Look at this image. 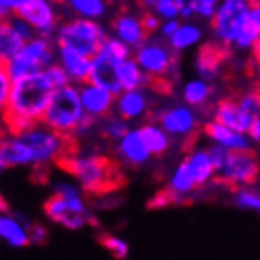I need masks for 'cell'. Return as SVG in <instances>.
<instances>
[{
    "mask_svg": "<svg viewBox=\"0 0 260 260\" xmlns=\"http://www.w3.org/2000/svg\"><path fill=\"white\" fill-rule=\"evenodd\" d=\"M55 89L57 87L53 86V82L48 78V74L44 71L29 78L15 80L6 112L2 114L8 131L23 133L30 125L42 122Z\"/></svg>",
    "mask_w": 260,
    "mask_h": 260,
    "instance_id": "cell-1",
    "label": "cell"
},
{
    "mask_svg": "<svg viewBox=\"0 0 260 260\" xmlns=\"http://www.w3.org/2000/svg\"><path fill=\"white\" fill-rule=\"evenodd\" d=\"M59 166L73 177L86 194L91 196L110 194L122 182L118 166L99 152L73 150L67 158L61 159Z\"/></svg>",
    "mask_w": 260,
    "mask_h": 260,
    "instance_id": "cell-2",
    "label": "cell"
},
{
    "mask_svg": "<svg viewBox=\"0 0 260 260\" xmlns=\"http://www.w3.org/2000/svg\"><path fill=\"white\" fill-rule=\"evenodd\" d=\"M44 213L51 222L59 224L67 230H80L87 224H97L87 205L86 192L76 182H55L53 194L44 203Z\"/></svg>",
    "mask_w": 260,
    "mask_h": 260,
    "instance_id": "cell-3",
    "label": "cell"
},
{
    "mask_svg": "<svg viewBox=\"0 0 260 260\" xmlns=\"http://www.w3.org/2000/svg\"><path fill=\"white\" fill-rule=\"evenodd\" d=\"M109 37V27L103 21L67 17L59 25L57 32L53 37V42L57 48L73 50L80 55H86V57H95Z\"/></svg>",
    "mask_w": 260,
    "mask_h": 260,
    "instance_id": "cell-4",
    "label": "cell"
},
{
    "mask_svg": "<svg viewBox=\"0 0 260 260\" xmlns=\"http://www.w3.org/2000/svg\"><path fill=\"white\" fill-rule=\"evenodd\" d=\"M84 120H86V112L80 101V89L74 84H67L53 91L46 114L42 118V122L48 127L69 139H73Z\"/></svg>",
    "mask_w": 260,
    "mask_h": 260,
    "instance_id": "cell-5",
    "label": "cell"
},
{
    "mask_svg": "<svg viewBox=\"0 0 260 260\" xmlns=\"http://www.w3.org/2000/svg\"><path fill=\"white\" fill-rule=\"evenodd\" d=\"M133 57L152 82L173 84L181 76L179 55L158 37H150L145 44H141L133 51Z\"/></svg>",
    "mask_w": 260,
    "mask_h": 260,
    "instance_id": "cell-6",
    "label": "cell"
},
{
    "mask_svg": "<svg viewBox=\"0 0 260 260\" xmlns=\"http://www.w3.org/2000/svg\"><path fill=\"white\" fill-rule=\"evenodd\" d=\"M17 135L25 139V143L30 146V150L35 154V169H44L51 164L59 166L61 159L73 152V139L53 131L44 122L35 123L29 129L17 133Z\"/></svg>",
    "mask_w": 260,
    "mask_h": 260,
    "instance_id": "cell-7",
    "label": "cell"
},
{
    "mask_svg": "<svg viewBox=\"0 0 260 260\" xmlns=\"http://www.w3.org/2000/svg\"><path fill=\"white\" fill-rule=\"evenodd\" d=\"M57 63V46L53 38L48 37H35L32 40L25 42L21 50L6 63L8 73L12 80H23L42 73L44 69Z\"/></svg>",
    "mask_w": 260,
    "mask_h": 260,
    "instance_id": "cell-8",
    "label": "cell"
},
{
    "mask_svg": "<svg viewBox=\"0 0 260 260\" xmlns=\"http://www.w3.org/2000/svg\"><path fill=\"white\" fill-rule=\"evenodd\" d=\"M251 6V0H220L217 14L209 23L211 40L230 51L249 25Z\"/></svg>",
    "mask_w": 260,
    "mask_h": 260,
    "instance_id": "cell-9",
    "label": "cell"
},
{
    "mask_svg": "<svg viewBox=\"0 0 260 260\" xmlns=\"http://www.w3.org/2000/svg\"><path fill=\"white\" fill-rule=\"evenodd\" d=\"M129 57H133V50L129 46L120 42L118 38L109 37L107 42L103 44V48L99 50V53L95 57H91L89 82H93L97 86L105 87V89L112 91L114 95H118L122 91V87L118 84L116 73H118V67Z\"/></svg>",
    "mask_w": 260,
    "mask_h": 260,
    "instance_id": "cell-10",
    "label": "cell"
},
{
    "mask_svg": "<svg viewBox=\"0 0 260 260\" xmlns=\"http://www.w3.org/2000/svg\"><path fill=\"white\" fill-rule=\"evenodd\" d=\"M150 120L158 122L171 135V139L192 137L203 125V123H200V110L188 107L182 101L154 109Z\"/></svg>",
    "mask_w": 260,
    "mask_h": 260,
    "instance_id": "cell-11",
    "label": "cell"
},
{
    "mask_svg": "<svg viewBox=\"0 0 260 260\" xmlns=\"http://www.w3.org/2000/svg\"><path fill=\"white\" fill-rule=\"evenodd\" d=\"M260 175V161L254 150L232 152L228 161L217 173L215 181L228 188H247L256 182Z\"/></svg>",
    "mask_w": 260,
    "mask_h": 260,
    "instance_id": "cell-12",
    "label": "cell"
},
{
    "mask_svg": "<svg viewBox=\"0 0 260 260\" xmlns=\"http://www.w3.org/2000/svg\"><path fill=\"white\" fill-rule=\"evenodd\" d=\"M63 4L61 0H30L27 6L19 10L15 15L23 17L38 37L53 38L59 25L63 21Z\"/></svg>",
    "mask_w": 260,
    "mask_h": 260,
    "instance_id": "cell-13",
    "label": "cell"
},
{
    "mask_svg": "<svg viewBox=\"0 0 260 260\" xmlns=\"http://www.w3.org/2000/svg\"><path fill=\"white\" fill-rule=\"evenodd\" d=\"M109 32L110 37L118 38L120 42L129 46L133 51L150 38L145 29V23H143V14L129 12V10H123L112 17V21L109 25Z\"/></svg>",
    "mask_w": 260,
    "mask_h": 260,
    "instance_id": "cell-14",
    "label": "cell"
},
{
    "mask_svg": "<svg viewBox=\"0 0 260 260\" xmlns=\"http://www.w3.org/2000/svg\"><path fill=\"white\" fill-rule=\"evenodd\" d=\"M152 110V93L150 87L143 89H127L116 95L114 114L123 118L125 122H139L150 116Z\"/></svg>",
    "mask_w": 260,
    "mask_h": 260,
    "instance_id": "cell-15",
    "label": "cell"
},
{
    "mask_svg": "<svg viewBox=\"0 0 260 260\" xmlns=\"http://www.w3.org/2000/svg\"><path fill=\"white\" fill-rule=\"evenodd\" d=\"M203 137L209 141V145L222 146L230 152H245L253 150V141L247 133H239V131L232 129L228 125L217 122L209 118L207 122H203L202 125Z\"/></svg>",
    "mask_w": 260,
    "mask_h": 260,
    "instance_id": "cell-16",
    "label": "cell"
},
{
    "mask_svg": "<svg viewBox=\"0 0 260 260\" xmlns=\"http://www.w3.org/2000/svg\"><path fill=\"white\" fill-rule=\"evenodd\" d=\"M80 89V101L84 107L87 118L101 122L103 118H107L114 112V101L116 95L105 87L97 86L93 82H86L78 86Z\"/></svg>",
    "mask_w": 260,
    "mask_h": 260,
    "instance_id": "cell-17",
    "label": "cell"
},
{
    "mask_svg": "<svg viewBox=\"0 0 260 260\" xmlns=\"http://www.w3.org/2000/svg\"><path fill=\"white\" fill-rule=\"evenodd\" d=\"M211 118L217 122L228 125L232 129L239 131V133H247L251 131L253 125V116L241 109V105L238 103L236 97H220L211 105Z\"/></svg>",
    "mask_w": 260,
    "mask_h": 260,
    "instance_id": "cell-18",
    "label": "cell"
},
{
    "mask_svg": "<svg viewBox=\"0 0 260 260\" xmlns=\"http://www.w3.org/2000/svg\"><path fill=\"white\" fill-rule=\"evenodd\" d=\"M228 57V50L222 48L220 44H217L215 40H207L198 48L194 59V71L200 78L213 82L220 76Z\"/></svg>",
    "mask_w": 260,
    "mask_h": 260,
    "instance_id": "cell-19",
    "label": "cell"
},
{
    "mask_svg": "<svg viewBox=\"0 0 260 260\" xmlns=\"http://www.w3.org/2000/svg\"><path fill=\"white\" fill-rule=\"evenodd\" d=\"M114 152L118 161L129 167H141L152 158L150 150L146 146L145 139L141 135L139 127H131L118 143L114 145Z\"/></svg>",
    "mask_w": 260,
    "mask_h": 260,
    "instance_id": "cell-20",
    "label": "cell"
},
{
    "mask_svg": "<svg viewBox=\"0 0 260 260\" xmlns=\"http://www.w3.org/2000/svg\"><path fill=\"white\" fill-rule=\"evenodd\" d=\"M30 220L19 211L8 209L0 211V239L8 243L10 247L21 249V247L30 245L29 241V228Z\"/></svg>",
    "mask_w": 260,
    "mask_h": 260,
    "instance_id": "cell-21",
    "label": "cell"
},
{
    "mask_svg": "<svg viewBox=\"0 0 260 260\" xmlns=\"http://www.w3.org/2000/svg\"><path fill=\"white\" fill-rule=\"evenodd\" d=\"M0 158L6 167H32L35 169V154L25 139L17 133H8L0 143Z\"/></svg>",
    "mask_w": 260,
    "mask_h": 260,
    "instance_id": "cell-22",
    "label": "cell"
},
{
    "mask_svg": "<svg viewBox=\"0 0 260 260\" xmlns=\"http://www.w3.org/2000/svg\"><path fill=\"white\" fill-rule=\"evenodd\" d=\"M57 65L65 71L67 78L74 86H82L89 82L91 76V57L80 55L73 50L57 48Z\"/></svg>",
    "mask_w": 260,
    "mask_h": 260,
    "instance_id": "cell-23",
    "label": "cell"
},
{
    "mask_svg": "<svg viewBox=\"0 0 260 260\" xmlns=\"http://www.w3.org/2000/svg\"><path fill=\"white\" fill-rule=\"evenodd\" d=\"M205 42V27L200 21H182L175 30V35L167 40V46L177 53H186V51L200 48Z\"/></svg>",
    "mask_w": 260,
    "mask_h": 260,
    "instance_id": "cell-24",
    "label": "cell"
},
{
    "mask_svg": "<svg viewBox=\"0 0 260 260\" xmlns=\"http://www.w3.org/2000/svg\"><path fill=\"white\" fill-rule=\"evenodd\" d=\"M213 97H215V86L213 82H207V80L200 78V76H194V78H188L186 82H182L181 86V101L192 109H205L213 103Z\"/></svg>",
    "mask_w": 260,
    "mask_h": 260,
    "instance_id": "cell-25",
    "label": "cell"
},
{
    "mask_svg": "<svg viewBox=\"0 0 260 260\" xmlns=\"http://www.w3.org/2000/svg\"><path fill=\"white\" fill-rule=\"evenodd\" d=\"M184 159H186L188 167L192 171V177H194L198 188L211 181H215L217 171H215V166H213V161L209 158L207 146H196V148H192L184 156Z\"/></svg>",
    "mask_w": 260,
    "mask_h": 260,
    "instance_id": "cell-26",
    "label": "cell"
},
{
    "mask_svg": "<svg viewBox=\"0 0 260 260\" xmlns=\"http://www.w3.org/2000/svg\"><path fill=\"white\" fill-rule=\"evenodd\" d=\"M61 4L71 17L91 21H103L110 12V0H61Z\"/></svg>",
    "mask_w": 260,
    "mask_h": 260,
    "instance_id": "cell-27",
    "label": "cell"
},
{
    "mask_svg": "<svg viewBox=\"0 0 260 260\" xmlns=\"http://www.w3.org/2000/svg\"><path fill=\"white\" fill-rule=\"evenodd\" d=\"M182 21L211 23L220 0H177Z\"/></svg>",
    "mask_w": 260,
    "mask_h": 260,
    "instance_id": "cell-28",
    "label": "cell"
},
{
    "mask_svg": "<svg viewBox=\"0 0 260 260\" xmlns=\"http://www.w3.org/2000/svg\"><path fill=\"white\" fill-rule=\"evenodd\" d=\"M139 129H141V135L145 139V143H146V146H148V150H150L152 156H164V154L171 148L173 139H171V135H169L158 122L146 120L145 123L139 125Z\"/></svg>",
    "mask_w": 260,
    "mask_h": 260,
    "instance_id": "cell-29",
    "label": "cell"
},
{
    "mask_svg": "<svg viewBox=\"0 0 260 260\" xmlns=\"http://www.w3.org/2000/svg\"><path fill=\"white\" fill-rule=\"evenodd\" d=\"M118 84L122 87V91L127 89H143V87H150L152 80L145 74V71L139 67L135 57H129L118 67Z\"/></svg>",
    "mask_w": 260,
    "mask_h": 260,
    "instance_id": "cell-30",
    "label": "cell"
},
{
    "mask_svg": "<svg viewBox=\"0 0 260 260\" xmlns=\"http://www.w3.org/2000/svg\"><path fill=\"white\" fill-rule=\"evenodd\" d=\"M196 188H198V184H196L194 177H192V171H190V167H188L186 159L182 158L181 161H179V166L175 167V171L171 173L167 190L173 192L182 203L184 202V198H186L188 194H192Z\"/></svg>",
    "mask_w": 260,
    "mask_h": 260,
    "instance_id": "cell-31",
    "label": "cell"
},
{
    "mask_svg": "<svg viewBox=\"0 0 260 260\" xmlns=\"http://www.w3.org/2000/svg\"><path fill=\"white\" fill-rule=\"evenodd\" d=\"M23 44L25 42L17 37V32H15L14 27H12L10 17H8V19H2V21H0V63L6 65L8 61L21 50Z\"/></svg>",
    "mask_w": 260,
    "mask_h": 260,
    "instance_id": "cell-32",
    "label": "cell"
},
{
    "mask_svg": "<svg viewBox=\"0 0 260 260\" xmlns=\"http://www.w3.org/2000/svg\"><path fill=\"white\" fill-rule=\"evenodd\" d=\"M129 129H131L129 122H125L123 118H120V116L114 114V112L110 116H107V118H103L101 122H99V125H97V131L101 133V137L110 141V143H114V145Z\"/></svg>",
    "mask_w": 260,
    "mask_h": 260,
    "instance_id": "cell-33",
    "label": "cell"
},
{
    "mask_svg": "<svg viewBox=\"0 0 260 260\" xmlns=\"http://www.w3.org/2000/svg\"><path fill=\"white\" fill-rule=\"evenodd\" d=\"M234 203L239 209L245 211H254L260 215V190H253V188H238L234 190Z\"/></svg>",
    "mask_w": 260,
    "mask_h": 260,
    "instance_id": "cell-34",
    "label": "cell"
},
{
    "mask_svg": "<svg viewBox=\"0 0 260 260\" xmlns=\"http://www.w3.org/2000/svg\"><path fill=\"white\" fill-rule=\"evenodd\" d=\"M99 243H101L107 251H109L116 260H125L127 254H129V245L127 241L118 236H112V234H103L99 238Z\"/></svg>",
    "mask_w": 260,
    "mask_h": 260,
    "instance_id": "cell-35",
    "label": "cell"
},
{
    "mask_svg": "<svg viewBox=\"0 0 260 260\" xmlns=\"http://www.w3.org/2000/svg\"><path fill=\"white\" fill-rule=\"evenodd\" d=\"M238 103L241 105V109L249 112V114L256 116V112L260 110V87H253V89H245L243 93H239L238 97Z\"/></svg>",
    "mask_w": 260,
    "mask_h": 260,
    "instance_id": "cell-36",
    "label": "cell"
},
{
    "mask_svg": "<svg viewBox=\"0 0 260 260\" xmlns=\"http://www.w3.org/2000/svg\"><path fill=\"white\" fill-rule=\"evenodd\" d=\"M12 86H14V80H12V76L8 73V67L4 63H0V116L6 112L10 93H12Z\"/></svg>",
    "mask_w": 260,
    "mask_h": 260,
    "instance_id": "cell-37",
    "label": "cell"
},
{
    "mask_svg": "<svg viewBox=\"0 0 260 260\" xmlns=\"http://www.w3.org/2000/svg\"><path fill=\"white\" fill-rule=\"evenodd\" d=\"M152 12L158 15L161 21L181 19V12H179L177 0H158V4L152 8Z\"/></svg>",
    "mask_w": 260,
    "mask_h": 260,
    "instance_id": "cell-38",
    "label": "cell"
},
{
    "mask_svg": "<svg viewBox=\"0 0 260 260\" xmlns=\"http://www.w3.org/2000/svg\"><path fill=\"white\" fill-rule=\"evenodd\" d=\"M10 21H12V27L17 32V37L21 38L23 42H29V40L37 37V30L32 29L29 23L25 21L23 17H19V15H10Z\"/></svg>",
    "mask_w": 260,
    "mask_h": 260,
    "instance_id": "cell-39",
    "label": "cell"
},
{
    "mask_svg": "<svg viewBox=\"0 0 260 260\" xmlns=\"http://www.w3.org/2000/svg\"><path fill=\"white\" fill-rule=\"evenodd\" d=\"M177 203H181V200L173 194V192H169V190H161L158 194L154 196L148 203V207L152 209H164V207H169V205H177Z\"/></svg>",
    "mask_w": 260,
    "mask_h": 260,
    "instance_id": "cell-40",
    "label": "cell"
},
{
    "mask_svg": "<svg viewBox=\"0 0 260 260\" xmlns=\"http://www.w3.org/2000/svg\"><path fill=\"white\" fill-rule=\"evenodd\" d=\"M207 152H209V158L211 161H213V166H215V171H220L224 167V164L228 161V158H230V150H226V148H222V146H217V145H209L207 146Z\"/></svg>",
    "mask_w": 260,
    "mask_h": 260,
    "instance_id": "cell-41",
    "label": "cell"
},
{
    "mask_svg": "<svg viewBox=\"0 0 260 260\" xmlns=\"http://www.w3.org/2000/svg\"><path fill=\"white\" fill-rule=\"evenodd\" d=\"M50 239V232L48 228L40 222H32L29 228V241L30 245H44Z\"/></svg>",
    "mask_w": 260,
    "mask_h": 260,
    "instance_id": "cell-42",
    "label": "cell"
},
{
    "mask_svg": "<svg viewBox=\"0 0 260 260\" xmlns=\"http://www.w3.org/2000/svg\"><path fill=\"white\" fill-rule=\"evenodd\" d=\"M44 73L48 74V78L53 82V86L57 87H63V86H67V84H71L69 82V78H67V74H65V71L61 69V67L57 65V63H53L51 67H48V69H44Z\"/></svg>",
    "mask_w": 260,
    "mask_h": 260,
    "instance_id": "cell-43",
    "label": "cell"
},
{
    "mask_svg": "<svg viewBox=\"0 0 260 260\" xmlns=\"http://www.w3.org/2000/svg\"><path fill=\"white\" fill-rule=\"evenodd\" d=\"M143 23H145V29L148 32V37H156L161 25V19L154 12H143Z\"/></svg>",
    "mask_w": 260,
    "mask_h": 260,
    "instance_id": "cell-44",
    "label": "cell"
},
{
    "mask_svg": "<svg viewBox=\"0 0 260 260\" xmlns=\"http://www.w3.org/2000/svg\"><path fill=\"white\" fill-rule=\"evenodd\" d=\"M179 23H181V19H171V21H161V25H159V30L156 37L159 38V40H164V42H167L169 38L175 35V30H177V27H179Z\"/></svg>",
    "mask_w": 260,
    "mask_h": 260,
    "instance_id": "cell-45",
    "label": "cell"
},
{
    "mask_svg": "<svg viewBox=\"0 0 260 260\" xmlns=\"http://www.w3.org/2000/svg\"><path fill=\"white\" fill-rule=\"evenodd\" d=\"M30 0H0V6L6 8L8 12H10V15H15L19 10H23V8L29 4Z\"/></svg>",
    "mask_w": 260,
    "mask_h": 260,
    "instance_id": "cell-46",
    "label": "cell"
},
{
    "mask_svg": "<svg viewBox=\"0 0 260 260\" xmlns=\"http://www.w3.org/2000/svg\"><path fill=\"white\" fill-rule=\"evenodd\" d=\"M249 137L253 141V145L260 146V110L253 118V125H251V131H249Z\"/></svg>",
    "mask_w": 260,
    "mask_h": 260,
    "instance_id": "cell-47",
    "label": "cell"
},
{
    "mask_svg": "<svg viewBox=\"0 0 260 260\" xmlns=\"http://www.w3.org/2000/svg\"><path fill=\"white\" fill-rule=\"evenodd\" d=\"M249 23L260 32V4H253L249 12Z\"/></svg>",
    "mask_w": 260,
    "mask_h": 260,
    "instance_id": "cell-48",
    "label": "cell"
},
{
    "mask_svg": "<svg viewBox=\"0 0 260 260\" xmlns=\"http://www.w3.org/2000/svg\"><path fill=\"white\" fill-rule=\"evenodd\" d=\"M251 59H253V65L256 67V71L260 73V37L253 46V50H251Z\"/></svg>",
    "mask_w": 260,
    "mask_h": 260,
    "instance_id": "cell-49",
    "label": "cell"
},
{
    "mask_svg": "<svg viewBox=\"0 0 260 260\" xmlns=\"http://www.w3.org/2000/svg\"><path fill=\"white\" fill-rule=\"evenodd\" d=\"M137 4L143 12H152V8L158 4V0H137Z\"/></svg>",
    "mask_w": 260,
    "mask_h": 260,
    "instance_id": "cell-50",
    "label": "cell"
},
{
    "mask_svg": "<svg viewBox=\"0 0 260 260\" xmlns=\"http://www.w3.org/2000/svg\"><path fill=\"white\" fill-rule=\"evenodd\" d=\"M8 133H10V131H8L6 123H4V120H2V116H0V143L4 141V137H6Z\"/></svg>",
    "mask_w": 260,
    "mask_h": 260,
    "instance_id": "cell-51",
    "label": "cell"
},
{
    "mask_svg": "<svg viewBox=\"0 0 260 260\" xmlns=\"http://www.w3.org/2000/svg\"><path fill=\"white\" fill-rule=\"evenodd\" d=\"M8 17H10V12H8L6 8L0 6V21H2V19H8Z\"/></svg>",
    "mask_w": 260,
    "mask_h": 260,
    "instance_id": "cell-52",
    "label": "cell"
},
{
    "mask_svg": "<svg viewBox=\"0 0 260 260\" xmlns=\"http://www.w3.org/2000/svg\"><path fill=\"white\" fill-rule=\"evenodd\" d=\"M2 209H8V203L4 202V200H2V196H0V211Z\"/></svg>",
    "mask_w": 260,
    "mask_h": 260,
    "instance_id": "cell-53",
    "label": "cell"
},
{
    "mask_svg": "<svg viewBox=\"0 0 260 260\" xmlns=\"http://www.w3.org/2000/svg\"><path fill=\"white\" fill-rule=\"evenodd\" d=\"M4 167H6V166H4V161H2V158H0V171H2Z\"/></svg>",
    "mask_w": 260,
    "mask_h": 260,
    "instance_id": "cell-54",
    "label": "cell"
},
{
    "mask_svg": "<svg viewBox=\"0 0 260 260\" xmlns=\"http://www.w3.org/2000/svg\"><path fill=\"white\" fill-rule=\"evenodd\" d=\"M251 4H260V0H251Z\"/></svg>",
    "mask_w": 260,
    "mask_h": 260,
    "instance_id": "cell-55",
    "label": "cell"
},
{
    "mask_svg": "<svg viewBox=\"0 0 260 260\" xmlns=\"http://www.w3.org/2000/svg\"><path fill=\"white\" fill-rule=\"evenodd\" d=\"M256 184H258V190H260V175H258V179H256Z\"/></svg>",
    "mask_w": 260,
    "mask_h": 260,
    "instance_id": "cell-56",
    "label": "cell"
}]
</instances>
